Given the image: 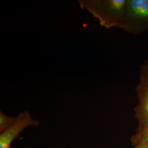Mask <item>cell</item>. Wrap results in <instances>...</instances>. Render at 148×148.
Listing matches in <instances>:
<instances>
[{
  "instance_id": "obj_1",
  "label": "cell",
  "mask_w": 148,
  "mask_h": 148,
  "mask_svg": "<svg viewBox=\"0 0 148 148\" xmlns=\"http://www.w3.org/2000/svg\"><path fill=\"white\" fill-rule=\"evenodd\" d=\"M79 6L96 18L101 26L109 29L121 25L126 0H79Z\"/></svg>"
},
{
  "instance_id": "obj_2",
  "label": "cell",
  "mask_w": 148,
  "mask_h": 148,
  "mask_svg": "<svg viewBox=\"0 0 148 148\" xmlns=\"http://www.w3.org/2000/svg\"><path fill=\"white\" fill-rule=\"evenodd\" d=\"M119 28L136 35L148 31V1L126 0L123 21Z\"/></svg>"
},
{
  "instance_id": "obj_3",
  "label": "cell",
  "mask_w": 148,
  "mask_h": 148,
  "mask_svg": "<svg viewBox=\"0 0 148 148\" xmlns=\"http://www.w3.org/2000/svg\"><path fill=\"white\" fill-rule=\"evenodd\" d=\"M40 122L34 119L29 111H23L16 116V121L0 134V148H11L12 143L16 139L20 133L27 127H38Z\"/></svg>"
},
{
  "instance_id": "obj_4",
  "label": "cell",
  "mask_w": 148,
  "mask_h": 148,
  "mask_svg": "<svg viewBox=\"0 0 148 148\" xmlns=\"http://www.w3.org/2000/svg\"><path fill=\"white\" fill-rule=\"evenodd\" d=\"M138 103L134 109V116L137 120L139 131L148 127V91L136 90Z\"/></svg>"
},
{
  "instance_id": "obj_5",
  "label": "cell",
  "mask_w": 148,
  "mask_h": 148,
  "mask_svg": "<svg viewBox=\"0 0 148 148\" xmlns=\"http://www.w3.org/2000/svg\"><path fill=\"white\" fill-rule=\"evenodd\" d=\"M131 142L133 147L141 144L148 145V127L137 131L131 138Z\"/></svg>"
},
{
  "instance_id": "obj_6",
  "label": "cell",
  "mask_w": 148,
  "mask_h": 148,
  "mask_svg": "<svg viewBox=\"0 0 148 148\" xmlns=\"http://www.w3.org/2000/svg\"><path fill=\"white\" fill-rule=\"evenodd\" d=\"M16 116H9L0 111V133L3 132L16 121Z\"/></svg>"
},
{
  "instance_id": "obj_7",
  "label": "cell",
  "mask_w": 148,
  "mask_h": 148,
  "mask_svg": "<svg viewBox=\"0 0 148 148\" xmlns=\"http://www.w3.org/2000/svg\"><path fill=\"white\" fill-rule=\"evenodd\" d=\"M136 90L148 91V75H140Z\"/></svg>"
},
{
  "instance_id": "obj_8",
  "label": "cell",
  "mask_w": 148,
  "mask_h": 148,
  "mask_svg": "<svg viewBox=\"0 0 148 148\" xmlns=\"http://www.w3.org/2000/svg\"><path fill=\"white\" fill-rule=\"evenodd\" d=\"M140 74L148 75V59L142 64L140 66Z\"/></svg>"
},
{
  "instance_id": "obj_9",
  "label": "cell",
  "mask_w": 148,
  "mask_h": 148,
  "mask_svg": "<svg viewBox=\"0 0 148 148\" xmlns=\"http://www.w3.org/2000/svg\"><path fill=\"white\" fill-rule=\"evenodd\" d=\"M133 148H148V145L144 144H138L136 146H134Z\"/></svg>"
},
{
  "instance_id": "obj_10",
  "label": "cell",
  "mask_w": 148,
  "mask_h": 148,
  "mask_svg": "<svg viewBox=\"0 0 148 148\" xmlns=\"http://www.w3.org/2000/svg\"><path fill=\"white\" fill-rule=\"evenodd\" d=\"M147 1H148V0H147Z\"/></svg>"
}]
</instances>
